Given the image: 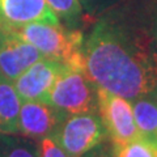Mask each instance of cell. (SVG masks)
<instances>
[{
  "instance_id": "19",
  "label": "cell",
  "mask_w": 157,
  "mask_h": 157,
  "mask_svg": "<svg viewBox=\"0 0 157 157\" xmlns=\"http://www.w3.org/2000/svg\"><path fill=\"white\" fill-rule=\"evenodd\" d=\"M85 2H86V0H85Z\"/></svg>"
},
{
  "instance_id": "7",
  "label": "cell",
  "mask_w": 157,
  "mask_h": 157,
  "mask_svg": "<svg viewBox=\"0 0 157 157\" xmlns=\"http://www.w3.org/2000/svg\"><path fill=\"white\" fill-rule=\"evenodd\" d=\"M67 66L55 59L43 58L12 81L21 101L48 102L56 78Z\"/></svg>"
},
{
  "instance_id": "11",
  "label": "cell",
  "mask_w": 157,
  "mask_h": 157,
  "mask_svg": "<svg viewBox=\"0 0 157 157\" xmlns=\"http://www.w3.org/2000/svg\"><path fill=\"white\" fill-rule=\"evenodd\" d=\"M131 102L140 136L157 143V101L155 93L140 96Z\"/></svg>"
},
{
  "instance_id": "13",
  "label": "cell",
  "mask_w": 157,
  "mask_h": 157,
  "mask_svg": "<svg viewBox=\"0 0 157 157\" xmlns=\"http://www.w3.org/2000/svg\"><path fill=\"white\" fill-rule=\"evenodd\" d=\"M46 3L59 20L63 18L68 22H72L81 14L80 0H46Z\"/></svg>"
},
{
  "instance_id": "6",
  "label": "cell",
  "mask_w": 157,
  "mask_h": 157,
  "mask_svg": "<svg viewBox=\"0 0 157 157\" xmlns=\"http://www.w3.org/2000/svg\"><path fill=\"white\" fill-rule=\"evenodd\" d=\"M45 56L13 29L0 26V75L14 81Z\"/></svg>"
},
{
  "instance_id": "12",
  "label": "cell",
  "mask_w": 157,
  "mask_h": 157,
  "mask_svg": "<svg viewBox=\"0 0 157 157\" xmlns=\"http://www.w3.org/2000/svg\"><path fill=\"white\" fill-rule=\"evenodd\" d=\"M114 157H157V143L139 136L123 145L113 147Z\"/></svg>"
},
{
  "instance_id": "15",
  "label": "cell",
  "mask_w": 157,
  "mask_h": 157,
  "mask_svg": "<svg viewBox=\"0 0 157 157\" xmlns=\"http://www.w3.org/2000/svg\"><path fill=\"white\" fill-rule=\"evenodd\" d=\"M81 157H114L113 156V147H107L105 143H101L100 145L92 148L90 151H88L86 153H84Z\"/></svg>"
},
{
  "instance_id": "17",
  "label": "cell",
  "mask_w": 157,
  "mask_h": 157,
  "mask_svg": "<svg viewBox=\"0 0 157 157\" xmlns=\"http://www.w3.org/2000/svg\"><path fill=\"white\" fill-rule=\"evenodd\" d=\"M152 36H153L155 41H156V45H157V11H156V16L153 20V29H152Z\"/></svg>"
},
{
  "instance_id": "3",
  "label": "cell",
  "mask_w": 157,
  "mask_h": 157,
  "mask_svg": "<svg viewBox=\"0 0 157 157\" xmlns=\"http://www.w3.org/2000/svg\"><path fill=\"white\" fill-rule=\"evenodd\" d=\"M48 104L67 115L97 113V86L85 71L66 67L50 92Z\"/></svg>"
},
{
  "instance_id": "18",
  "label": "cell",
  "mask_w": 157,
  "mask_h": 157,
  "mask_svg": "<svg viewBox=\"0 0 157 157\" xmlns=\"http://www.w3.org/2000/svg\"><path fill=\"white\" fill-rule=\"evenodd\" d=\"M153 93H155V97H156V101H157V86H156V89L153 90Z\"/></svg>"
},
{
  "instance_id": "14",
  "label": "cell",
  "mask_w": 157,
  "mask_h": 157,
  "mask_svg": "<svg viewBox=\"0 0 157 157\" xmlns=\"http://www.w3.org/2000/svg\"><path fill=\"white\" fill-rule=\"evenodd\" d=\"M38 157H70L52 137H43L39 143Z\"/></svg>"
},
{
  "instance_id": "8",
  "label": "cell",
  "mask_w": 157,
  "mask_h": 157,
  "mask_svg": "<svg viewBox=\"0 0 157 157\" xmlns=\"http://www.w3.org/2000/svg\"><path fill=\"white\" fill-rule=\"evenodd\" d=\"M67 114L48 102L22 101L18 114V132L33 139L52 136Z\"/></svg>"
},
{
  "instance_id": "1",
  "label": "cell",
  "mask_w": 157,
  "mask_h": 157,
  "mask_svg": "<svg viewBox=\"0 0 157 157\" xmlns=\"http://www.w3.org/2000/svg\"><path fill=\"white\" fill-rule=\"evenodd\" d=\"M85 73L97 88L128 101L157 86V45L152 34L101 20L84 42Z\"/></svg>"
},
{
  "instance_id": "5",
  "label": "cell",
  "mask_w": 157,
  "mask_h": 157,
  "mask_svg": "<svg viewBox=\"0 0 157 157\" xmlns=\"http://www.w3.org/2000/svg\"><path fill=\"white\" fill-rule=\"evenodd\" d=\"M97 110L113 147L127 144L140 136L135 123L132 104L127 98L97 88Z\"/></svg>"
},
{
  "instance_id": "9",
  "label": "cell",
  "mask_w": 157,
  "mask_h": 157,
  "mask_svg": "<svg viewBox=\"0 0 157 157\" xmlns=\"http://www.w3.org/2000/svg\"><path fill=\"white\" fill-rule=\"evenodd\" d=\"M32 22L59 25L46 0H0V26L16 29Z\"/></svg>"
},
{
  "instance_id": "16",
  "label": "cell",
  "mask_w": 157,
  "mask_h": 157,
  "mask_svg": "<svg viewBox=\"0 0 157 157\" xmlns=\"http://www.w3.org/2000/svg\"><path fill=\"white\" fill-rule=\"evenodd\" d=\"M6 157H37L34 152H32L29 148L24 145H18V147H13L11 151L6 155Z\"/></svg>"
},
{
  "instance_id": "4",
  "label": "cell",
  "mask_w": 157,
  "mask_h": 157,
  "mask_svg": "<svg viewBox=\"0 0 157 157\" xmlns=\"http://www.w3.org/2000/svg\"><path fill=\"white\" fill-rule=\"evenodd\" d=\"M51 137L70 157H81L104 143L106 132L97 113H82L66 118Z\"/></svg>"
},
{
  "instance_id": "10",
  "label": "cell",
  "mask_w": 157,
  "mask_h": 157,
  "mask_svg": "<svg viewBox=\"0 0 157 157\" xmlns=\"http://www.w3.org/2000/svg\"><path fill=\"white\" fill-rule=\"evenodd\" d=\"M21 98L18 97L13 82L0 75V132H18V114Z\"/></svg>"
},
{
  "instance_id": "2",
  "label": "cell",
  "mask_w": 157,
  "mask_h": 157,
  "mask_svg": "<svg viewBox=\"0 0 157 157\" xmlns=\"http://www.w3.org/2000/svg\"><path fill=\"white\" fill-rule=\"evenodd\" d=\"M45 58L55 59L73 70L85 71L84 38L80 30H67L59 25L32 22L13 29Z\"/></svg>"
}]
</instances>
